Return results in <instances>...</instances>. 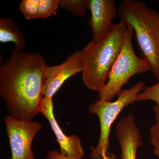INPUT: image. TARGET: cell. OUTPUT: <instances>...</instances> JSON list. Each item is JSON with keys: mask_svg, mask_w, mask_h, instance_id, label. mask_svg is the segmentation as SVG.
Wrapping results in <instances>:
<instances>
[{"mask_svg": "<svg viewBox=\"0 0 159 159\" xmlns=\"http://www.w3.org/2000/svg\"><path fill=\"white\" fill-rule=\"evenodd\" d=\"M145 87L142 81L137 83L128 89L122 90L116 101H105L98 99L89 107V113L99 118L100 133L97 146L92 151L93 159H116L109 151V137L111 127L122 110L135 102L136 97Z\"/></svg>", "mask_w": 159, "mask_h": 159, "instance_id": "277c9868", "label": "cell"}, {"mask_svg": "<svg viewBox=\"0 0 159 159\" xmlns=\"http://www.w3.org/2000/svg\"><path fill=\"white\" fill-rule=\"evenodd\" d=\"M116 135L121 148V159H136L137 150L143 142L133 114H128L117 122Z\"/></svg>", "mask_w": 159, "mask_h": 159, "instance_id": "30bf717a", "label": "cell"}, {"mask_svg": "<svg viewBox=\"0 0 159 159\" xmlns=\"http://www.w3.org/2000/svg\"><path fill=\"white\" fill-rule=\"evenodd\" d=\"M143 90V92L137 95L135 102L152 100L159 106V80L155 85L145 87Z\"/></svg>", "mask_w": 159, "mask_h": 159, "instance_id": "2e32d148", "label": "cell"}, {"mask_svg": "<svg viewBox=\"0 0 159 159\" xmlns=\"http://www.w3.org/2000/svg\"><path fill=\"white\" fill-rule=\"evenodd\" d=\"M153 110L156 121L149 129L150 141L154 147V153L159 158V106H154Z\"/></svg>", "mask_w": 159, "mask_h": 159, "instance_id": "4fadbf2b", "label": "cell"}, {"mask_svg": "<svg viewBox=\"0 0 159 159\" xmlns=\"http://www.w3.org/2000/svg\"><path fill=\"white\" fill-rule=\"evenodd\" d=\"M46 159H74L63 155L57 149L50 151Z\"/></svg>", "mask_w": 159, "mask_h": 159, "instance_id": "e0dca14e", "label": "cell"}, {"mask_svg": "<svg viewBox=\"0 0 159 159\" xmlns=\"http://www.w3.org/2000/svg\"><path fill=\"white\" fill-rule=\"evenodd\" d=\"M11 148V159H35L31 149L35 136L41 130L39 122L18 120L9 116L4 119Z\"/></svg>", "mask_w": 159, "mask_h": 159, "instance_id": "8992f818", "label": "cell"}, {"mask_svg": "<svg viewBox=\"0 0 159 159\" xmlns=\"http://www.w3.org/2000/svg\"><path fill=\"white\" fill-rule=\"evenodd\" d=\"M39 0H23L20 3L19 10L28 20L38 19Z\"/></svg>", "mask_w": 159, "mask_h": 159, "instance_id": "9a60e30c", "label": "cell"}, {"mask_svg": "<svg viewBox=\"0 0 159 159\" xmlns=\"http://www.w3.org/2000/svg\"><path fill=\"white\" fill-rule=\"evenodd\" d=\"M59 7L77 16L84 17L87 9V0H58Z\"/></svg>", "mask_w": 159, "mask_h": 159, "instance_id": "7c38bea8", "label": "cell"}, {"mask_svg": "<svg viewBox=\"0 0 159 159\" xmlns=\"http://www.w3.org/2000/svg\"><path fill=\"white\" fill-rule=\"evenodd\" d=\"M125 39L122 51L115 62L108 76V80L99 91V99L111 101L119 95L122 88L134 75L151 70L149 63L135 53L132 39L134 31L130 25H126Z\"/></svg>", "mask_w": 159, "mask_h": 159, "instance_id": "5b68a950", "label": "cell"}, {"mask_svg": "<svg viewBox=\"0 0 159 159\" xmlns=\"http://www.w3.org/2000/svg\"><path fill=\"white\" fill-rule=\"evenodd\" d=\"M126 26L117 23L99 42L91 41L82 50V80L89 89L99 92L106 83L111 69L122 51Z\"/></svg>", "mask_w": 159, "mask_h": 159, "instance_id": "3957f363", "label": "cell"}, {"mask_svg": "<svg viewBox=\"0 0 159 159\" xmlns=\"http://www.w3.org/2000/svg\"><path fill=\"white\" fill-rule=\"evenodd\" d=\"M39 111L40 113L46 117L51 125L59 144L60 153L71 158L82 159L84 153L81 140L76 135L68 136L64 133L54 116L52 99L44 97Z\"/></svg>", "mask_w": 159, "mask_h": 159, "instance_id": "9c48e42d", "label": "cell"}, {"mask_svg": "<svg viewBox=\"0 0 159 159\" xmlns=\"http://www.w3.org/2000/svg\"><path fill=\"white\" fill-rule=\"evenodd\" d=\"M84 69L82 50L75 51L61 64L48 66L46 69L43 93L44 97L52 99L66 80Z\"/></svg>", "mask_w": 159, "mask_h": 159, "instance_id": "52a82bcc", "label": "cell"}, {"mask_svg": "<svg viewBox=\"0 0 159 159\" xmlns=\"http://www.w3.org/2000/svg\"><path fill=\"white\" fill-rule=\"evenodd\" d=\"M90 11L89 24L94 42H99L109 34L115 25L113 21L118 9L114 0H87Z\"/></svg>", "mask_w": 159, "mask_h": 159, "instance_id": "ba28073f", "label": "cell"}, {"mask_svg": "<svg viewBox=\"0 0 159 159\" xmlns=\"http://www.w3.org/2000/svg\"><path fill=\"white\" fill-rule=\"evenodd\" d=\"M58 7V0H39L38 19L50 17L56 13Z\"/></svg>", "mask_w": 159, "mask_h": 159, "instance_id": "5bb4252c", "label": "cell"}, {"mask_svg": "<svg viewBox=\"0 0 159 159\" xmlns=\"http://www.w3.org/2000/svg\"><path fill=\"white\" fill-rule=\"evenodd\" d=\"M120 22L132 27L140 54L159 80V12L135 0H124L119 6Z\"/></svg>", "mask_w": 159, "mask_h": 159, "instance_id": "7a4b0ae2", "label": "cell"}, {"mask_svg": "<svg viewBox=\"0 0 159 159\" xmlns=\"http://www.w3.org/2000/svg\"><path fill=\"white\" fill-rule=\"evenodd\" d=\"M0 42H13L15 45L14 51H21L25 48V38L14 21L10 18L0 19Z\"/></svg>", "mask_w": 159, "mask_h": 159, "instance_id": "8fae6325", "label": "cell"}, {"mask_svg": "<svg viewBox=\"0 0 159 159\" xmlns=\"http://www.w3.org/2000/svg\"><path fill=\"white\" fill-rule=\"evenodd\" d=\"M39 52L13 50L0 67V96L5 100L9 116L32 121L40 113L45 73L48 66Z\"/></svg>", "mask_w": 159, "mask_h": 159, "instance_id": "6da1fadb", "label": "cell"}]
</instances>
